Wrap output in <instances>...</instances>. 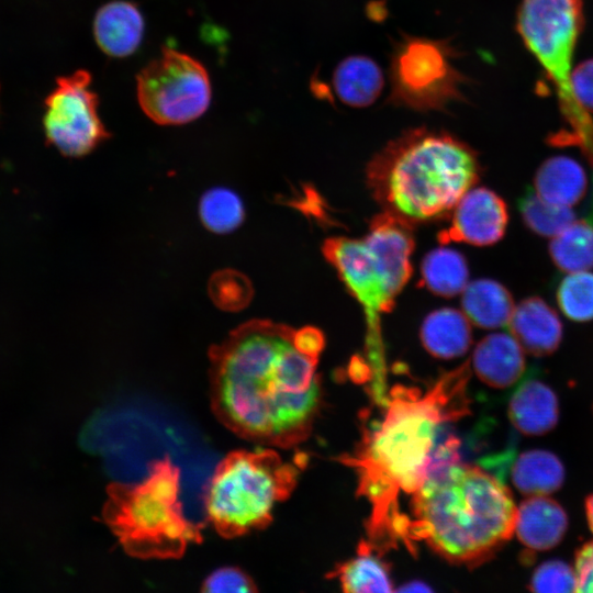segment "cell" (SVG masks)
I'll list each match as a JSON object with an SVG mask.
<instances>
[{
	"mask_svg": "<svg viewBox=\"0 0 593 593\" xmlns=\"http://www.w3.org/2000/svg\"><path fill=\"white\" fill-rule=\"evenodd\" d=\"M468 361L443 374L429 389L395 385L383 404L382 418L363 433L351 455L342 462L358 475V495L369 503L367 540L379 552L409 539L410 519L400 497L412 496L428 474L460 460V440L452 424L469 413Z\"/></svg>",
	"mask_w": 593,
	"mask_h": 593,
	"instance_id": "cell-1",
	"label": "cell"
},
{
	"mask_svg": "<svg viewBox=\"0 0 593 593\" xmlns=\"http://www.w3.org/2000/svg\"><path fill=\"white\" fill-rule=\"evenodd\" d=\"M293 334L253 320L210 348L212 411L240 438L286 449L310 436L322 404L318 357L301 351Z\"/></svg>",
	"mask_w": 593,
	"mask_h": 593,
	"instance_id": "cell-2",
	"label": "cell"
},
{
	"mask_svg": "<svg viewBox=\"0 0 593 593\" xmlns=\"http://www.w3.org/2000/svg\"><path fill=\"white\" fill-rule=\"evenodd\" d=\"M516 511L496 475L458 460L434 469L413 495L409 538L451 563L475 567L510 540Z\"/></svg>",
	"mask_w": 593,
	"mask_h": 593,
	"instance_id": "cell-3",
	"label": "cell"
},
{
	"mask_svg": "<svg viewBox=\"0 0 593 593\" xmlns=\"http://www.w3.org/2000/svg\"><path fill=\"white\" fill-rule=\"evenodd\" d=\"M480 171L468 144L443 130L414 127L374 154L367 182L384 212L412 225L452 211Z\"/></svg>",
	"mask_w": 593,
	"mask_h": 593,
	"instance_id": "cell-4",
	"label": "cell"
},
{
	"mask_svg": "<svg viewBox=\"0 0 593 593\" xmlns=\"http://www.w3.org/2000/svg\"><path fill=\"white\" fill-rule=\"evenodd\" d=\"M179 493L180 470L166 456L148 465L142 482L111 483L102 518L131 557L177 559L202 540V525L184 517Z\"/></svg>",
	"mask_w": 593,
	"mask_h": 593,
	"instance_id": "cell-5",
	"label": "cell"
},
{
	"mask_svg": "<svg viewBox=\"0 0 593 593\" xmlns=\"http://www.w3.org/2000/svg\"><path fill=\"white\" fill-rule=\"evenodd\" d=\"M413 249L412 225L388 212L372 219L363 238L331 237L322 246L326 260L365 310L368 353L382 350L379 315L393 309L409 281Z\"/></svg>",
	"mask_w": 593,
	"mask_h": 593,
	"instance_id": "cell-6",
	"label": "cell"
},
{
	"mask_svg": "<svg viewBox=\"0 0 593 593\" xmlns=\"http://www.w3.org/2000/svg\"><path fill=\"white\" fill-rule=\"evenodd\" d=\"M299 469L267 448L234 450L216 466L204 495L208 523L224 538L268 526L272 510L293 491Z\"/></svg>",
	"mask_w": 593,
	"mask_h": 593,
	"instance_id": "cell-7",
	"label": "cell"
},
{
	"mask_svg": "<svg viewBox=\"0 0 593 593\" xmlns=\"http://www.w3.org/2000/svg\"><path fill=\"white\" fill-rule=\"evenodd\" d=\"M582 0H521L516 29L558 98L568 128L550 136L553 145L578 146L593 166V119L572 91V58L582 31Z\"/></svg>",
	"mask_w": 593,
	"mask_h": 593,
	"instance_id": "cell-8",
	"label": "cell"
},
{
	"mask_svg": "<svg viewBox=\"0 0 593 593\" xmlns=\"http://www.w3.org/2000/svg\"><path fill=\"white\" fill-rule=\"evenodd\" d=\"M457 53L447 40L403 35L394 44L390 63L388 101L418 112L445 110L465 100L469 81L454 65Z\"/></svg>",
	"mask_w": 593,
	"mask_h": 593,
	"instance_id": "cell-9",
	"label": "cell"
},
{
	"mask_svg": "<svg viewBox=\"0 0 593 593\" xmlns=\"http://www.w3.org/2000/svg\"><path fill=\"white\" fill-rule=\"evenodd\" d=\"M138 103L161 125H179L200 118L211 102V82L203 65L181 52L164 48L136 77Z\"/></svg>",
	"mask_w": 593,
	"mask_h": 593,
	"instance_id": "cell-10",
	"label": "cell"
},
{
	"mask_svg": "<svg viewBox=\"0 0 593 593\" xmlns=\"http://www.w3.org/2000/svg\"><path fill=\"white\" fill-rule=\"evenodd\" d=\"M91 81L86 70L59 77L44 101L46 142L66 157L86 156L109 137L98 113L99 101Z\"/></svg>",
	"mask_w": 593,
	"mask_h": 593,
	"instance_id": "cell-11",
	"label": "cell"
},
{
	"mask_svg": "<svg viewBox=\"0 0 593 593\" xmlns=\"http://www.w3.org/2000/svg\"><path fill=\"white\" fill-rule=\"evenodd\" d=\"M507 224L505 201L496 192L479 187L461 197L454 208L450 225L439 232L438 240L489 246L503 238Z\"/></svg>",
	"mask_w": 593,
	"mask_h": 593,
	"instance_id": "cell-12",
	"label": "cell"
},
{
	"mask_svg": "<svg viewBox=\"0 0 593 593\" xmlns=\"http://www.w3.org/2000/svg\"><path fill=\"white\" fill-rule=\"evenodd\" d=\"M507 327L523 350L536 357L552 354L562 340L563 327L557 312L537 295L514 307Z\"/></svg>",
	"mask_w": 593,
	"mask_h": 593,
	"instance_id": "cell-13",
	"label": "cell"
},
{
	"mask_svg": "<svg viewBox=\"0 0 593 593\" xmlns=\"http://www.w3.org/2000/svg\"><path fill=\"white\" fill-rule=\"evenodd\" d=\"M567 527L564 510L547 495L528 496L517 507L514 533L530 551L552 549L562 540Z\"/></svg>",
	"mask_w": 593,
	"mask_h": 593,
	"instance_id": "cell-14",
	"label": "cell"
},
{
	"mask_svg": "<svg viewBox=\"0 0 593 593\" xmlns=\"http://www.w3.org/2000/svg\"><path fill=\"white\" fill-rule=\"evenodd\" d=\"M97 44L111 57H126L139 46L144 35L143 15L133 2L114 0L102 5L93 20Z\"/></svg>",
	"mask_w": 593,
	"mask_h": 593,
	"instance_id": "cell-15",
	"label": "cell"
},
{
	"mask_svg": "<svg viewBox=\"0 0 593 593\" xmlns=\"http://www.w3.org/2000/svg\"><path fill=\"white\" fill-rule=\"evenodd\" d=\"M472 367L485 384L499 389L508 388L525 370L523 348L510 334H490L474 348Z\"/></svg>",
	"mask_w": 593,
	"mask_h": 593,
	"instance_id": "cell-16",
	"label": "cell"
},
{
	"mask_svg": "<svg viewBox=\"0 0 593 593\" xmlns=\"http://www.w3.org/2000/svg\"><path fill=\"white\" fill-rule=\"evenodd\" d=\"M507 413L511 423L519 433L526 436H540L557 425L558 399L547 384L529 379L511 396Z\"/></svg>",
	"mask_w": 593,
	"mask_h": 593,
	"instance_id": "cell-17",
	"label": "cell"
},
{
	"mask_svg": "<svg viewBox=\"0 0 593 593\" xmlns=\"http://www.w3.org/2000/svg\"><path fill=\"white\" fill-rule=\"evenodd\" d=\"M332 83L340 102L351 108H366L380 97L384 77L372 58L353 55L336 66Z\"/></svg>",
	"mask_w": 593,
	"mask_h": 593,
	"instance_id": "cell-18",
	"label": "cell"
},
{
	"mask_svg": "<svg viewBox=\"0 0 593 593\" xmlns=\"http://www.w3.org/2000/svg\"><path fill=\"white\" fill-rule=\"evenodd\" d=\"M533 189L545 201L570 208L583 199L588 177L584 168L574 159L553 156L537 169Z\"/></svg>",
	"mask_w": 593,
	"mask_h": 593,
	"instance_id": "cell-19",
	"label": "cell"
},
{
	"mask_svg": "<svg viewBox=\"0 0 593 593\" xmlns=\"http://www.w3.org/2000/svg\"><path fill=\"white\" fill-rule=\"evenodd\" d=\"M419 336L425 349L443 359L462 356L472 342L468 317L450 307L429 313L421 326Z\"/></svg>",
	"mask_w": 593,
	"mask_h": 593,
	"instance_id": "cell-20",
	"label": "cell"
},
{
	"mask_svg": "<svg viewBox=\"0 0 593 593\" xmlns=\"http://www.w3.org/2000/svg\"><path fill=\"white\" fill-rule=\"evenodd\" d=\"M461 304L468 320L485 329L507 325L515 307L506 287L492 279L468 283L462 291Z\"/></svg>",
	"mask_w": 593,
	"mask_h": 593,
	"instance_id": "cell-21",
	"label": "cell"
},
{
	"mask_svg": "<svg viewBox=\"0 0 593 593\" xmlns=\"http://www.w3.org/2000/svg\"><path fill=\"white\" fill-rule=\"evenodd\" d=\"M511 478L514 486L524 495H548L561 488L564 468L555 454L533 449L516 457Z\"/></svg>",
	"mask_w": 593,
	"mask_h": 593,
	"instance_id": "cell-22",
	"label": "cell"
},
{
	"mask_svg": "<svg viewBox=\"0 0 593 593\" xmlns=\"http://www.w3.org/2000/svg\"><path fill=\"white\" fill-rule=\"evenodd\" d=\"M380 555L367 540L361 541L357 556L336 567L331 578H337L345 592H391L389 566Z\"/></svg>",
	"mask_w": 593,
	"mask_h": 593,
	"instance_id": "cell-23",
	"label": "cell"
},
{
	"mask_svg": "<svg viewBox=\"0 0 593 593\" xmlns=\"http://www.w3.org/2000/svg\"><path fill=\"white\" fill-rule=\"evenodd\" d=\"M422 281L434 294L451 298L468 284L469 269L466 258L449 248L429 251L422 262Z\"/></svg>",
	"mask_w": 593,
	"mask_h": 593,
	"instance_id": "cell-24",
	"label": "cell"
},
{
	"mask_svg": "<svg viewBox=\"0 0 593 593\" xmlns=\"http://www.w3.org/2000/svg\"><path fill=\"white\" fill-rule=\"evenodd\" d=\"M553 264L564 272L586 271L593 268V221L573 222L556 235L549 244Z\"/></svg>",
	"mask_w": 593,
	"mask_h": 593,
	"instance_id": "cell-25",
	"label": "cell"
},
{
	"mask_svg": "<svg viewBox=\"0 0 593 593\" xmlns=\"http://www.w3.org/2000/svg\"><path fill=\"white\" fill-rule=\"evenodd\" d=\"M517 208L525 226L542 237H555L575 219L574 212L569 206L545 201L533 188L526 189L519 197Z\"/></svg>",
	"mask_w": 593,
	"mask_h": 593,
	"instance_id": "cell-26",
	"label": "cell"
},
{
	"mask_svg": "<svg viewBox=\"0 0 593 593\" xmlns=\"http://www.w3.org/2000/svg\"><path fill=\"white\" fill-rule=\"evenodd\" d=\"M199 214L209 231L225 234L242 224L245 211L240 198L234 191L214 188L202 195Z\"/></svg>",
	"mask_w": 593,
	"mask_h": 593,
	"instance_id": "cell-27",
	"label": "cell"
},
{
	"mask_svg": "<svg viewBox=\"0 0 593 593\" xmlns=\"http://www.w3.org/2000/svg\"><path fill=\"white\" fill-rule=\"evenodd\" d=\"M556 299L560 310L569 320L593 321V273L570 272L559 282Z\"/></svg>",
	"mask_w": 593,
	"mask_h": 593,
	"instance_id": "cell-28",
	"label": "cell"
},
{
	"mask_svg": "<svg viewBox=\"0 0 593 593\" xmlns=\"http://www.w3.org/2000/svg\"><path fill=\"white\" fill-rule=\"evenodd\" d=\"M209 293L213 302L225 311H238L253 296L250 281L235 270H221L209 282Z\"/></svg>",
	"mask_w": 593,
	"mask_h": 593,
	"instance_id": "cell-29",
	"label": "cell"
},
{
	"mask_svg": "<svg viewBox=\"0 0 593 593\" xmlns=\"http://www.w3.org/2000/svg\"><path fill=\"white\" fill-rule=\"evenodd\" d=\"M528 589L541 593L577 592L574 569L561 560L546 561L534 571Z\"/></svg>",
	"mask_w": 593,
	"mask_h": 593,
	"instance_id": "cell-30",
	"label": "cell"
},
{
	"mask_svg": "<svg viewBox=\"0 0 593 593\" xmlns=\"http://www.w3.org/2000/svg\"><path fill=\"white\" fill-rule=\"evenodd\" d=\"M201 591L254 593L257 588L253 579L235 567H224L212 572L202 583Z\"/></svg>",
	"mask_w": 593,
	"mask_h": 593,
	"instance_id": "cell-31",
	"label": "cell"
},
{
	"mask_svg": "<svg viewBox=\"0 0 593 593\" xmlns=\"http://www.w3.org/2000/svg\"><path fill=\"white\" fill-rule=\"evenodd\" d=\"M571 85L574 98L586 111L593 113V58L573 67Z\"/></svg>",
	"mask_w": 593,
	"mask_h": 593,
	"instance_id": "cell-32",
	"label": "cell"
},
{
	"mask_svg": "<svg viewBox=\"0 0 593 593\" xmlns=\"http://www.w3.org/2000/svg\"><path fill=\"white\" fill-rule=\"evenodd\" d=\"M573 569L577 592H593V540L577 550Z\"/></svg>",
	"mask_w": 593,
	"mask_h": 593,
	"instance_id": "cell-33",
	"label": "cell"
},
{
	"mask_svg": "<svg viewBox=\"0 0 593 593\" xmlns=\"http://www.w3.org/2000/svg\"><path fill=\"white\" fill-rule=\"evenodd\" d=\"M293 342L301 351L313 357L320 356L325 344L323 333L312 326L294 329Z\"/></svg>",
	"mask_w": 593,
	"mask_h": 593,
	"instance_id": "cell-34",
	"label": "cell"
},
{
	"mask_svg": "<svg viewBox=\"0 0 593 593\" xmlns=\"http://www.w3.org/2000/svg\"><path fill=\"white\" fill-rule=\"evenodd\" d=\"M585 513L589 527L593 533V494L585 500Z\"/></svg>",
	"mask_w": 593,
	"mask_h": 593,
	"instance_id": "cell-35",
	"label": "cell"
},
{
	"mask_svg": "<svg viewBox=\"0 0 593 593\" xmlns=\"http://www.w3.org/2000/svg\"><path fill=\"white\" fill-rule=\"evenodd\" d=\"M399 591H405V592L423 591V592H425V591H430V589L427 585H425L424 583H422V582H413V583H410L409 585H405V586L399 589Z\"/></svg>",
	"mask_w": 593,
	"mask_h": 593,
	"instance_id": "cell-36",
	"label": "cell"
}]
</instances>
